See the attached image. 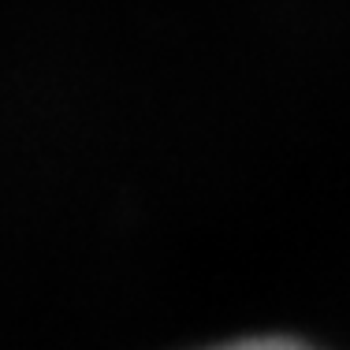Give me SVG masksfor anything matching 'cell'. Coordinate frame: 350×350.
Wrapping results in <instances>:
<instances>
[{"label":"cell","instance_id":"obj_1","mask_svg":"<svg viewBox=\"0 0 350 350\" xmlns=\"http://www.w3.org/2000/svg\"><path fill=\"white\" fill-rule=\"evenodd\" d=\"M216 350H317L302 339H287V336H265V339H243L231 347H216Z\"/></svg>","mask_w":350,"mask_h":350}]
</instances>
